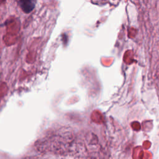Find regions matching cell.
I'll return each mask as SVG.
<instances>
[{
	"mask_svg": "<svg viewBox=\"0 0 159 159\" xmlns=\"http://www.w3.org/2000/svg\"><path fill=\"white\" fill-rule=\"evenodd\" d=\"M19 6L25 14H29L35 8L36 0H19Z\"/></svg>",
	"mask_w": 159,
	"mask_h": 159,
	"instance_id": "1",
	"label": "cell"
}]
</instances>
